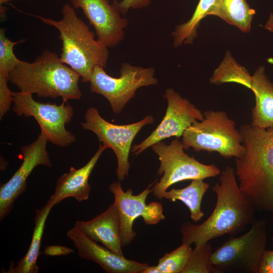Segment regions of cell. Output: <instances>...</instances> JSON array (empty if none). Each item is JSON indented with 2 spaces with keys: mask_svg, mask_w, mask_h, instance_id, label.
I'll return each mask as SVG.
<instances>
[{
  "mask_svg": "<svg viewBox=\"0 0 273 273\" xmlns=\"http://www.w3.org/2000/svg\"><path fill=\"white\" fill-rule=\"evenodd\" d=\"M220 174L219 181L212 187L216 196L214 209L201 224L182 223V243L199 246L225 235L235 236L255 220L256 209L240 190L234 169L227 166Z\"/></svg>",
  "mask_w": 273,
  "mask_h": 273,
  "instance_id": "cell-1",
  "label": "cell"
},
{
  "mask_svg": "<svg viewBox=\"0 0 273 273\" xmlns=\"http://www.w3.org/2000/svg\"><path fill=\"white\" fill-rule=\"evenodd\" d=\"M245 148L236 158V175L241 191L256 210L273 214V128L241 126Z\"/></svg>",
  "mask_w": 273,
  "mask_h": 273,
  "instance_id": "cell-2",
  "label": "cell"
},
{
  "mask_svg": "<svg viewBox=\"0 0 273 273\" xmlns=\"http://www.w3.org/2000/svg\"><path fill=\"white\" fill-rule=\"evenodd\" d=\"M80 77L57 54L44 50L32 62L22 61L10 74L9 81L21 92L67 102L81 98Z\"/></svg>",
  "mask_w": 273,
  "mask_h": 273,
  "instance_id": "cell-3",
  "label": "cell"
},
{
  "mask_svg": "<svg viewBox=\"0 0 273 273\" xmlns=\"http://www.w3.org/2000/svg\"><path fill=\"white\" fill-rule=\"evenodd\" d=\"M62 14V18L58 21L33 16L57 29L62 43L61 61L78 73L82 82H88L96 66L106 67L108 48L95 39L94 32L69 4L63 6Z\"/></svg>",
  "mask_w": 273,
  "mask_h": 273,
  "instance_id": "cell-4",
  "label": "cell"
},
{
  "mask_svg": "<svg viewBox=\"0 0 273 273\" xmlns=\"http://www.w3.org/2000/svg\"><path fill=\"white\" fill-rule=\"evenodd\" d=\"M203 114L202 120L194 123L183 133L185 150L192 148L196 152H217L226 159L242 155L245 148L242 135L227 113L208 110Z\"/></svg>",
  "mask_w": 273,
  "mask_h": 273,
  "instance_id": "cell-5",
  "label": "cell"
},
{
  "mask_svg": "<svg viewBox=\"0 0 273 273\" xmlns=\"http://www.w3.org/2000/svg\"><path fill=\"white\" fill-rule=\"evenodd\" d=\"M265 219L255 220L246 233L231 236L212 252L210 262L218 273H258L267 244Z\"/></svg>",
  "mask_w": 273,
  "mask_h": 273,
  "instance_id": "cell-6",
  "label": "cell"
},
{
  "mask_svg": "<svg viewBox=\"0 0 273 273\" xmlns=\"http://www.w3.org/2000/svg\"><path fill=\"white\" fill-rule=\"evenodd\" d=\"M151 147L160 161L157 174L162 175L152 189L153 195L157 199L161 200L163 193L174 184L185 180H204L216 177L221 173L216 165L203 164L186 153L183 144L178 138L169 145L162 141Z\"/></svg>",
  "mask_w": 273,
  "mask_h": 273,
  "instance_id": "cell-7",
  "label": "cell"
},
{
  "mask_svg": "<svg viewBox=\"0 0 273 273\" xmlns=\"http://www.w3.org/2000/svg\"><path fill=\"white\" fill-rule=\"evenodd\" d=\"M120 76L108 75L103 67L96 66L89 81L92 92L104 96L109 102L113 112L120 113L140 87L156 85L158 79L152 67L134 66L124 62L120 69Z\"/></svg>",
  "mask_w": 273,
  "mask_h": 273,
  "instance_id": "cell-8",
  "label": "cell"
},
{
  "mask_svg": "<svg viewBox=\"0 0 273 273\" xmlns=\"http://www.w3.org/2000/svg\"><path fill=\"white\" fill-rule=\"evenodd\" d=\"M13 96L14 113L19 116L34 117L49 142L61 147L75 142V135L65 127L74 115L73 108L67 102L59 105L40 103L32 95L21 91L13 92Z\"/></svg>",
  "mask_w": 273,
  "mask_h": 273,
  "instance_id": "cell-9",
  "label": "cell"
},
{
  "mask_svg": "<svg viewBox=\"0 0 273 273\" xmlns=\"http://www.w3.org/2000/svg\"><path fill=\"white\" fill-rule=\"evenodd\" d=\"M154 122V117L149 115L133 123L114 124L102 118L96 108L90 107L86 110L85 121L81 125L83 129L93 132L100 143L113 151L117 161V178L122 181L128 177L130 166L128 158L134 138L144 126Z\"/></svg>",
  "mask_w": 273,
  "mask_h": 273,
  "instance_id": "cell-10",
  "label": "cell"
},
{
  "mask_svg": "<svg viewBox=\"0 0 273 273\" xmlns=\"http://www.w3.org/2000/svg\"><path fill=\"white\" fill-rule=\"evenodd\" d=\"M156 180L138 195L133 194L131 189L124 191L121 181H116L109 186V190L114 197V204L119 216L120 235L122 247L130 244L136 234L133 230L135 219L141 216L147 225L156 224L165 218L161 203L157 202L147 204L146 199L152 192L150 189Z\"/></svg>",
  "mask_w": 273,
  "mask_h": 273,
  "instance_id": "cell-11",
  "label": "cell"
},
{
  "mask_svg": "<svg viewBox=\"0 0 273 273\" xmlns=\"http://www.w3.org/2000/svg\"><path fill=\"white\" fill-rule=\"evenodd\" d=\"M163 97L167 102L165 116L146 139L140 144L133 145L131 149L133 155H139L153 144L166 139L182 136L184 132L194 123L203 119V113L174 89L167 88Z\"/></svg>",
  "mask_w": 273,
  "mask_h": 273,
  "instance_id": "cell-12",
  "label": "cell"
},
{
  "mask_svg": "<svg viewBox=\"0 0 273 273\" xmlns=\"http://www.w3.org/2000/svg\"><path fill=\"white\" fill-rule=\"evenodd\" d=\"M49 141L41 131L36 140L21 149L23 161L12 177L0 189V219L2 221L12 210L17 198L27 189L26 180L32 170L38 165L52 166L47 150Z\"/></svg>",
  "mask_w": 273,
  "mask_h": 273,
  "instance_id": "cell-13",
  "label": "cell"
},
{
  "mask_svg": "<svg viewBox=\"0 0 273 273\" xmlns=\"http://www.w3.org/2000/svg\"><path fill=\"white\" fill-rule=\"evenodd\" d=\"M74 9H81L96 31L97 40L107 48H113L124 39L128 20L122 17L110 0H71Z\"/></svg>",
  "mask_w": 273,
  "mask_h": 273,
  "instance_id": "cell-14",
  "label": "cell"
},
{
  "mask_svg": "<svg viewBox=\"0 0 273 273\" xmlns=\"http://www.w3.org/2000/svg\"><path fill=\"white\" fill-rule=\"evenodd\" d=\"M67 237L77 250L79 256L98 264L108 273H142L149 266L114 253L99 245L75 226L67 232Z\"/></svg>",
  "mask_w": 273,
  "mask_h": 273,
  "instance_id": "cell-15",
  "label": "cell"
},
{
  "mask_svg": "<svg viewBox=\"0 0 273 273\" xmlns=\"http://www.w3.org/2000/svg\"><path fill=\"white\" fill-rule=\"evenodd\" d=\"M106 149L108 148L105 145L100 144L97 151L84 166L78 169L71 167L68 173L62 174L57 180L54 194L47 203L54 206L70 197L79 202L87 200L91 190L89 176Z\"/></svg>",
  "mask_w": 273,
  "mask_h": 273,
  "instance_id": "cell-16",
  "label": "cell"
},
{
  "mask_svg": "<svg viewBox=\"0 0 273 273\" xmlns=\"http://www.w3.org/2000/svg\"><path fill=\"white\" fill-rule=\"evenodd\" d=\"M74 226L92 240L100 242L116 254L123 256L118 210L114 203L93 219L78 220Z\"/></svg>",
  "mask_w": 273,
  "mask_h": 273,
  "instance_id": "cell-17",
  "label": "cell"
},
{
  "mask_svg": "<svg viewBox=\"0 0 273 273\" xmlns=\"http://www.w3.org/2000/svg\"><path fill=\"white\" fill-rule=\"evenodd\" d=\"M250 89L255 100L251 111V125L262 129L273 128V83L264 66H259L252 75Z\"/></svg>",
  "mask_w": 273,
  "mask_h": 273,
  "instance_id": "cell-18",
  "label": "cell"
},
{
  "mask_svg": "<svg viewBox=\"0 0 273 273\" xmlns=\"http://www.w3.org/2000/svg\"><path fill=\"white\" fill-rule=\"evenodd\" d=\"M47 203L42 208L36 209L34 217V228L31 244L25 255L14 264L11 263L7 273H36L38 271L37 259L47 218L53 208Z\"/></svg>",
  "mask_w": 273,
  "mask_h": 273,
  "instance_id": "cell-19",
  "label": "cell"
},
{
  "mask_svg": "<svg viewBox=\"0 0 273 273\" xmlns=\"http://www.w3.org/2000/svg\"><path fill=\"white\" fill-rule=\"evenodd\" d=\"M255 10L247 0H215L208 15L219 17L244 32H249Z\"/></svg>",
  "mask_w": 273,
  "mask_h": 273,
  "instance_id": "cell-20",
  "label": "cell"
},
{
  "mask_svg": "<svg viewBox=\"0 0 273 273\" xmlns=\"http://www.w3.org/2000/svg\"><path fill=\"white\" fill-rule=\"evenodd\" d=\"M209 187V185L202 179H193L185 188L172 189L163 193L161 199L171 202L180 201L188 208L190 217L195 222L199 221L204 214L201 209L203 197Z\"/></svg>",
  "mask_w": 273,
  "mask_h": 273,
  "instance_id": "cell-21",
  "label": "cell"
},
{
  "mask_svg": "<svg viewBox=\"0 0 273 273\" xmlns=\"http://www.w3.org/2000/svg\"><path fill=\"white\" fill-rule=\"evenodd\" d=\"M215 0H200L191 18L176 26L172 32L173 46L192 44L198 36V29L202 20L208 16Z\"/></svg>",
  "mask_w": 273,
  "mask_h": 273,
  "instance_id": "cell-22",
  "label": "cell"
},
{
  "mask_svg": "<svg viewBox=\"0 0 273 273\" xmlns=\"http://www.w3.org/2000/svg\"><path fill=\"white\" fill-rule=\"evenodd\" d=\"M252 76L243 66L239 65L227 51L223 60L215 69L210 79V83L220 85L234 82L250 89Z\"/></svg>",
  "mask_w": 273,
  "mask_h": 273,
  "instance_id": "cell-23",
  "label": "cell"
},
{
  "mask_svg": "<svg viewBox=\"0 0 273 273\" xmlns=\"http://www.w3.org/2000/svg\"><path fill=\"white\" fill-rule=\"evenodd\" d=\"M192 250L191 245L182 243L178 248L160 258L156 265H149L142 273H183Z\"/></svg>",
  "mask_w": 273,
  "mask_h": 273,
  "instance_id": "cell-24",
  "label": "cell"
},
{
  "mask_svg": "<svg viewBox=\"0 0 273 273\" xmlns=\"http://www.w3.org/2000/svg\"><path fill=\"white\" fill-rule=\"evenodd\" d=\"M212 253L209 243L195 246L183 273H218L210 262Z\"/></svg>",
  "mask_w": 273,
  "mask_h": 273,
  "instance_id": "cell-25",
  "label": "cell"
},
{
  "mask_svg": "<svg viewBox=\"0 0 273 273\" xmlns=\"http://www.w3.org/2000/svg\"><path fill=\"white\" fill-rule=\"evenodd\" d=\"M25 40L13 41L7 37L4 29H0V74L9 77L11 72L21 62L15 55L13 49L16 44Z\"/></svg>",
  "mask_w": 273,
  "mask_h": 273,
  "instance_id": "cell-26",
  "label": "cell"
},
{
  "mask_svg": "<svg viewBox=\"0 0 273 273\" xmlns=\"http://www.w3.org/2000/svg\"><path fill=\"white\" fill-rule=\"evenodd\" d=\"M9 77L0 74V118L1 119L10 110L13 102V92L8 85Z\"/></svg>",
  "mask_w": 273,
  "mask_h": 273,
  "instance_id": "cell-27",
  "label": "cell"
},
{
  "mask_svg": "<svg viewBox=\"0 0 273 273\" xmlns=\"http://www.w3.org/2000/svg\"><path fill=\"white\" fill-rule=\"evenodd\" d=\"M122 15L126 14L130 9L136 10L149 6L151 0H121L114 2Z\"/></svg>",
  "mask_w": 273,
  "mask_h": 273,
  "instance_id": "cell-28",
  "label": "cell"
},
{
  "mask_svg": "<svg viewBox=\"0 0 273 273\" xmlns=\"http://www.w3.org/2000/svg\"><path fill=\"white\" fill-rule=\"evenodd\" d=\"M258 273H273V250L264 251Z\"/></svg>",
  "mask_w": 273,
  "mask_h": 273,
  "instance_id": "cell-29",
  "label": "cell"
},
{
  "mask_svg": "<svg viewBox=\"0 0 273 273\" xmlns=\"http://www.w3.org/2000/svg\"><path fill=\"white\" fill-rule=\"evenodd\" d=\"M74 252L73 249L61 245H49L44 248L43 253L47 256H66Z\"/></svg>",
  "mask_w": 273,
  "mask_h": 273,
  "instance_id": "cell-30",
  "label": "cell"
},
{
  "mask_svg": "<svg viewBox=\"0 0 273 273\" xmlns=\"http://www.w3.org/2000/svg\"><path fill=\"white\" fill-rule=\"evenodd\" d=\"M264 27L267 30L273 32V14L270 15L269 19L264 26Z\"/></svg>",
  "mask_w": 273,
  "mask_h": 273,
  "instance_id": "cell-31",
  "label": "cell"
},
{
  "mask_svg": "<svg viewBox=\"0 0 273 273\" xmlns=\"http://www.w3.org/2000/svg\"><path fill=\"white\" fill-rule=\"evenodd\" d=\"M7 8L2 5L0 6V13L1 19H6Z\"/></svg>",
  "mask_w": 273,
  "mask_h": 273,
  "instance_id": "cell-32",
  "label": "cell"
},
{
  "mask_svg": "<svg viewBox=\"0 0 273 273\" xmlns=\"http://www.w3.org/2000/svg\"><path fill=\"white\" fill-rule=\"evenodd\" d=\"M15 1V0H0V5H2L3 4H5L6 3H7L8 2ZM19 1H24V0H19Z\"/></svg>",
  "mask_w": 273,
  "mask_h": 273,
  "instance_id": "cell-33",
  "label": "cell"
},
{
  "mask_svg": "<svg viewBox=\"0 0 273 273\" xmlns=\"http://www.w3.org/2000/svg\"><path fill=\"white\" fill-rule=\"evenodd\" d=\"M110 1H113V2H117V0H110Z\"/></svg>",
  "mask_w": 273,
  "mask_h": 273,
  "instance_id": "cell-34",
  "label": "cell"
}]
</instances>
